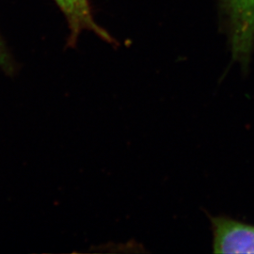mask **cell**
<instances>
[{"label": "cell", "instance_id": "1", "mask_svg": "<svg viewBox=\"0 0 254 254\" xmlns=\"http://www.w3.org/2000/svg\"><path fill=\"white\" fill-rule=\"evenodd\" d=\"M228 16L230 46L235 61L246 67L254 48V0H221Z\"/></svg>", "mask_w": 254, "mask_h": 254}, {"label": "cell", "instance_id": "2", "mask_svg": "<svg viewBox=\"0 0 254 254\" xmlns=\"http://www.w3.org/2000/svg\"><path fill=\"white\" fill-rule=\"evenodd\" d=\"M210 220L215 254H254V225L226 217Z\"/></svg>", "mask_w": 254, "mask_h": 254}, {"label": "cell", "instance_id": "3", "mask_svg": "<svg viewBox=\"0 0 254 254\" xmlns=\"http://www.w3.org/2000/svg\"><path fill=\"white\" fill-rule=\"evenodd\" d=\"M62 9L69 22L73 35H77L81 30L88 29L98 34L104 40L112 43L113 40L102 29L92 17L88 0H55ZM74 36V37H75Z\"/></svg>", "mask_w": 254, "mask_h": 254}, {"label": "cell", "instance_id": "4", "mask_svg": "<svg viewBox=\"0 0 254 254\" xmlns=\"http://www.w3.org/2000/svg\"><path fill=\"white\" fill-rule=\"evenodd\" d=\"M0 68L8 74L14 73V65L11 57L0 37Z\"/></svg>", "mask_w": 254, "mask_h": 254}]
</instances>
